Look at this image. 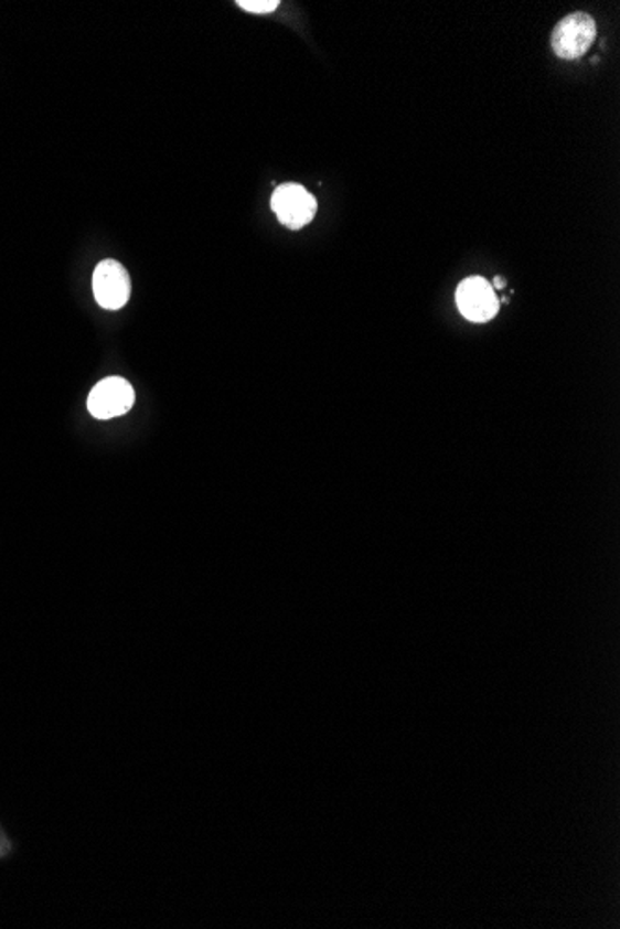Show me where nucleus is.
I'll list each match as a JSON object with an SVG mask.
<instances>
[{"label":"nucleus","instance_id":"nucleus-4","mask_svg":"<svg viewBox=\"0 0 620 929\" xmlns=\"http://www.w3.org/2000/svg\"><path fill=\"white\" fill-rule=\"evenodd\" d=\"M457 307L464 318L475 323L491 321L498 314L500 301L494 288L483 277H470L457 288Z\"/></svg>","mask_w":620,"mask_h":929},{"label":"nucleus","instance_id":"nucleus-5","mask_svg":"<svg viewBox=\"0 0 620 929\" xmlns=\"http://www.w3.org/2000/svg\"><path fill=\"white\" fill-rule=\"evenodd\" d=\"M94 296L106 310H119L129 301L130 277L116 260L100 261L94 274Z\"/></svg>","mask_w":620,"mask_h":929},{"label":"nucleus","instance_id":"nucleus-6","mask_svg":"<svg viewBox=\"0 0 620 929\" xmlns=\"http://www.w3.org/2000/svg\"><path fill=\"white\" fill-rule=\"evenodd\" d=\"M238 7H240L242 10H246V12L269 13L277 10V7H279V0H240V2H238Z\"/></svg>","mask_w":620,"mask_h":929},{"label":"nucleus","instance_id":"nucleus-2","mask_svg":"<svg viewBox=\"0 0 620 929\" xmlns=\"http://www.w3.org/2000/svg\"><path fill=\"white\" fill-rule=\"evenodd\" d=\"M317 199L301 184H282L271 195V210L290 231H299L317 215Z\"/></svg>","mask_w":620,"mask_h":929},{"label":"nucleus","instance_id":"nucleus-3","mask_svg":"<svg viewBox=\"0 0 620 929\" xmlns=\"http://www.w3.org/2000/svg\"><path fill=\"white\" fill-rule=\"evenodd\" d=\"M135 388L129 381L108 377L89 392L88 410L97 419L118 418L135 407Z\"/></svg>","mask_w":620,"mask_h":929},{"label":"nucleus","instance_id":"nucleus-1","mask_svg":"<svg viewBox=\"0 0 620 929\" xmlns=\"http://www.w3.org/2000/svg\"><path fill=\"white\" fill-rule=\"evenodd\" d=\"M597 38V23L587 13H573L562 19L552 32V49L563 60H578L591 49Z\"/></svg>","mask_w":620,"mask_h":929},{"label":"nucleus","instance_id":"nucleus-7","mask_svg":"<svg viewBox=\"0 0 620 929\" xmlns=\"http://www.w3.org/2000/svg\"><path fill=\"white\" fill-rule=\"evenodd\" d=\"M492 288H496V290H502V288H505V280H503L502 277H496V279H494V282H492Z\"/></svg>","mask_w":620,"mask_h":929}]
</instances>
